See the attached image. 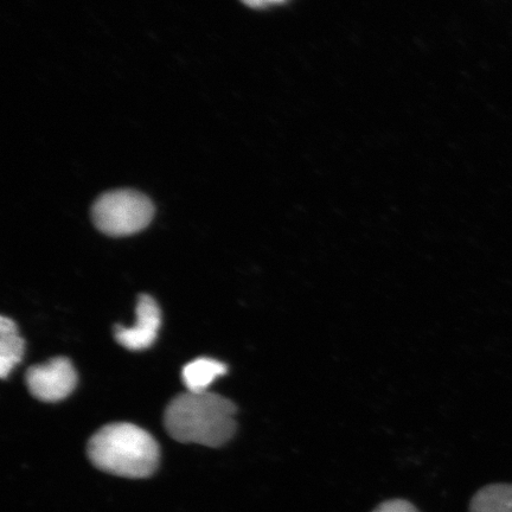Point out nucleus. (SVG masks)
I'll return each mask as SVG.
<instances>
[{
	"mask_svg": "<svg viewBox=\"0 0 512 512\" xmlns=\"http://www.w3.org/2000/svg\"><path fill=\"white\" fill-rule=\"evenodd\" d=\"M236 406L214 393H183L169 403L164 414L166 431L183 444L220 447L236 431Z\"/></svg>",
	"mask_w": 512,
	"mask_h": 512,
	"instance_id": "nucleus-1",
	"label": "nucleus"
},
{
	"mask_svg": "<svg viewBox=\"0 0 512 512\" xmlns=\"http://www.w3.org/2000/svg\"><path fill=\"white\" fill-rule=\"evenodd\" d=\"M92 464L111 475L142 479L159 465V445L149 432L127 422L106 425L88 441Z\"/></svg>",
	"mask_w": 512,
	"mask_h": 512,
	"instance_id": "nucleus-2",
	"label": "nucleus"
},
{
	"mask_svg": "<svg viewBox=\"0 0 512 512\" xmlns=\"http://www.w3.org/2000/svg\"><path fill=\"white\" fill-rule=\"evenodd\" d=\"M155 208L142 192L114 190L101 195L92 208L93 222L100 232L127 236L142 232L153 219Z\"/></svg>",
	"mask_w": 512,
	"mask_h": 512,
	"instance_id": "nucleus-3",
	"label": "nucleus"
},
{
	"mask_svg": "<svg viewBox=\"0 0 512 512\" xmlns=\"http://www.w3.org/2000/svg\"><path fill=\"white\" fill-rule=\"evenodd\" d=\"M25 381L29 392L44 402L67 399L78 384V374L66 357H56L46 364L28 369Z\"/></svg>",
	"mask_w": 512,
	"mask_h": 512,
	"instance_id": "nucleus-4",
	"label": "nucleus"
},
{
	"mask_svg": "<svg viewBox=\"0 0 512 512\" xmlns=\"http://www.w3.org/2000/svg\"><path fill=\"white\" fill-rule=\"evenodd\" d=\"M137 320L131 328L115 326L114 336L120 345L132 351L150 348L156 342L162 313L155 299L147 294H140L137 303Z\"/></svg>",
	"mask_w": 512,
	"mask_h": 512,
	"instance_id": "nucleus-5",
	"label": "nucleus"
},
{
	"mask_svg": "<svg viewBox=\"0 0 512 512\" xmlns=\"http://www.w3.org/2000/svg\"><path fill=\"white\" fill-rule=\"evenodd\" d=\"M226 364L201 357L187 364L182 370V379L190 393H206L217 377L226 375Z\"/></svg>",
	"mask_w": 512,
	"mask_h": 512,
	"instance_id": "nucleus-6",
	"label": "nucleus"
},
{
	"mask_svg": "<svg viewBox=\"0 0 512 512\" xmlns=\"http://www.w3.org/2000/svg\"><path fill=\"white\" fill-rule=\"evenodd\" d=\"M24 339L19 335L14 320L0 318V376L6 379L22 361L24 355Z\"/></svg>",
	"mask_w": 512,
	"mask_h": 512,
	"instance_id": "nucleus-7",
	"label": "nucleus"
},
{
	"mask_svg": "<svg viewBox=\"0 0 512 512\" xmlns=\"http://www.w3.org/2000/svg\"><path fill=\"white\" fill-rule=\"evenodd\" d=\"M470 512H512V485L485 486L472 498Z\"/></svg>",
	"mask_w": 512,
	"mask_h": 512,
	"instance_id": "nucleus-8",
	"label": "nucleus"
},
{
	"mask_svg": "<svg viewBox=\"0 0 512 512\" xmlns=\"http://www.w3.org/2000/svg\"><path fill=\"white\" fill-rule=\"evenodd\" d=\"M373 512H419L414 505L403 499H392L379 505Z\"/></svg>",
	"mask_w": 512,
	"mask_h": 512,
	"instance_id": "nucleus-9",
	"label": "nucleus"
},
{
	"mask_svg": "<svg viewBox=\"0 0 512 512\" xmlns=\"http://www.w3.org/2000/svg\"><path fill=\"white\" fill-rule=\"evenodd\" d=\"M241 2L252 9H264L267 6L283 4L287 0H241Z\"/></svg>",
	"mask_w": 512,
	"mask_h": 512,
	"instance_id": "nucleus-10",
	"label": "nucleus"
}]
</instances>
